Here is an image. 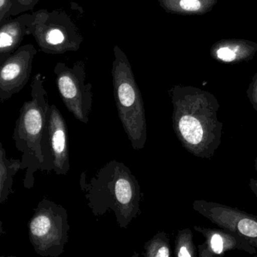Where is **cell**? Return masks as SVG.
<instances>
[{"label": "cell", "instance_id": "cell-8", "mask_svg": "<svg viewBox=\"0 0 257 257\" xmlns=\"http://www.w3.org/2000/svg\"><path fill=\"white\" fill-rule=\"evenodd\" d=\"M192 207L219 228L232 231L257 248L256 216L235 207L205 200H196Z\"/></svg>", "mask_w": 257, "mask_h": 257}, {"label": "cell", "instance_id": "cell-1", "mask_svg": "<svg viewBox=\"0 0 257 257\" xmlns=\"http://www.w3.org/2000/svg\"><path fill=\"white\" fill-rule=\"evenodd\" d=\"M79 186L88 201V206L96 216L112 211L121 228H127L141 213L143 194L139 182L128 167L122 162L112 160L87 180L82 173Z\"/></svg>", "mask_w": 257, "mask_h": 257}, {"label": "cell", "instance_id": "cell-21", "mask_svg": "<svg viewBox=\"0 0 257 257\" xmlns=\"http://www.w3.org/2000/svg\"><path fill=\"white\" fill-rule=\"evenodd\" d=\"M255 169L257 172V157L255 158Z\"/></svg>", "mask_w": 257, "mask_h": 257}, {"label": "cell", "instance_id": "cell-3", "mask_svg": "<svg viewBox=\"0 0 257 257\" xmlns=\"http://www.w3.org/2000/svg\"><path fill=\"white\" fill-rule=\"evenodd\" d=\"M51 105L44 87V76H34L31 82V99L25 102L16 121L13 138L16 149L22 153V170L26 169L24 186L32 189L34 174L43 171V142L47 128Z\"/></svg>", "mask_w": 257, "mask_h": 257}, {"label": "cell", "instance_id": "cell-2", "mask_svg": "<svg viewBox=\"0 0 257 257\" xmlns=\"http://www.w3.org/2000/svg\"><path fill=\"white\" fill-rule=\"evenodd\" d=\"M172 125L183 148L192 156L210 159L222 142L219 104L203 96L173 95Z\"/></svg>", "mask_w": 257, "mask_h": 257}, {"label": "cell", "instance_id": "cell-9", "mask_svg": "<svg viewBox=\"0 0 257 257\" xmlns=\"http://www.w3.org/2000/svg\"><path fill=\"white\" fill-rule=\"evenodd\" d=\"M43 153V171H53L58 175H67L70 170L68 129L62 114L55 104L51 105Z\"/></svg>", "mask_w": 257, "mask_h": 257}, {"label": "cell", "instance_id": "cell-14", "mask_svg": "<svg viewBox=\"0 0 257 257\" xmlns=\"http://www.w3.org/2000/svg\"><path fill=\"white\" fill-rule=\"evenodd\" d=\"M144 255L147 257H170L171 245L168 234L163 231L155 234L151 240L144 245Z\"/></svg>", "mask_w": 257, "mask_h": 257}, {"label": "cell", "instance_id": "cell-7", "mask_svg": "<svg viewBox=\"0 0 257 257\" xmlns=\"http://www.w3.org/2000/svg\"><path fill=\"white\" fill-rule=\"evenodd\" d=\"M60 96L69 112L83 124H88L92 108V85L86 83L85 65L77 61L70 67L59 62L54 70Z\"/></svg>", "mask_w": 257, "mask_h": 257}, {"label": "cell", "instance_id": "cell-18", "mask_svg": "<svg viewBox=\"0 0 257 257\" xmlns=\"http://www.w3.org/2000/svg\"><path fill=\"white\" fill-rule=\"evenodd\" d=\"M180 7L186 11L195 12L201 8V3L198 0H180Z\"/></svg>", "mask_w": 257, "mask_h": 257}, {"label": "cell", "instance_id": "cell-5", "mask_svg": "<svg viewBox=\"0 0 257 257\" xmlns=\"http://www.w3.org/2000/svg\"><path fill=\"white\" fill-rule=\"evenodd\" d=\"M69 230L67 210L46 198L39 202L28 222L30 240L43 257H59L64 252Z\"/></svg>", "mask_w": 257, "mask_h": 257}, {"label": "cell", "instance_id": "cell-13", "mask_svg": "<svg viewBox=\"0 0 257 257\" xmlns=\"http://www.w3.org/2000/svg\"><path fill=\"white\" fill-rule=\"evenodd\" d=\"M22 170V160L8 159L7 151L0 144V202L4 204L13 193L15 175Z\"/></svg>", "mask_w": 257, "mask_h": 257}, {"label": "cell", "instance_id": "cell-15", "mask_svg": "<svg viewBox=\"0 0 257 257\" xmlns=\"http://www.w3.org/2000/svg\"><path fill=\"white\" fill-rule=\"evenodd\" d=\"M193 243V234L190 228L180 230L175 240V255L177 257H195L198 255Z\"/></svg>", "mask_w": 257, "mask_h": 257}, {"label": "cell", "instance_id": "cell-17", "mask_svg": "<svg viewBox=\"0 0 257 257\" xmlns=\"http://www.w3.org/2000/svg\"><path fill=\"white\" fill-rule=\"evenodd\" d=\"M13 6V0H0V25L9 19Z\"/></svg>", "mask_w": 257, "mask_h": 257}, {"label": "cell", "instance_id": "cell-12", "mask_svg": "<svg viewBox=\"0 0 257 257\" xmlns=\"http://www.w3.org/2000/svg\"><path fill=\"white\" fill-rule=\"evenodd\" d=\"M31 21L32 13H24L0 25V64L20 47L24 39L28 36Z\"/></svg>", "mask_w": 257, "mask_h": 257}, {"label": "cell", "instance_id": "cell-16", "mask_svg": "<svg viewBox=\"0 0 257 257\" xmlns=\"http://www.w3.org/2000/svg\"><path fill=\"white\" fill-rule=\"evenodd\" d=\"M40 0H13V6L9 14V19L12 16L27 13L35 8Z\"/></svg>", "mask_w": 257, "mask_h": 257}, {"label": "cell", "instance_id": "cell-4", "mask_svg": "<svg viewBox=\"0 0 257 257\" xmlns=\"http://www.w3.org/2000/svg\"><path fill=\"white\" fill-rule=\"evenodd\" d=\"M113 53L112 84L118 117L134 150H141L147 139L145 107L141 90L126 54L118 46L114 47Z\"/></svg>", "mask_w": 257, "mask_h": 257}, {"label": "cell", "instance_id": "cell-11", "mask_svg": "<svg viewBox=\"0 0 257 257\" xmlns=\"http://www.w3.org/2000/svg\"><path fill=\"white\" fill-rule=\"evenodd\" d=\"M195 231L201 233L205 241L198 246V256L212 257L222 255L228 251L239 250L249 254L256 253L255 248L249 242L225 228H207L194 226Z\"/></svg>", "mask_w": 257, "mask_h": 257}, {"label": "cell", "instance_id": "cell-10", "mask_svg": "<svg viewBox=\"0 0 257 257\" xmlns=\"http://www.w3.org/2000/svg\"><path fill=\"white\" fill-rule=\"evenodd\" d=\"M37 49L33 45L20 46L1 64L0 101H7L20 92L29 82Z\"/></svg>", "mask_w": 257, "mask_h": 257}, {"label": "cell", "instance_id": "cell-19", "mask_svg": "<svg viewBox=\"0 0 257 257\" xmlns=\"http://www.w3.org/2000/svg\"><path fill=\"white\" fill-rule=\"evenodd\" d=\"M217 56L219 59L226 62L234 61L235 59V53L228 48H222L217 51Z\"/></svg>", "mask_w": 257, "mask_h": 257}, {"label": "cell", "instance_id": "cell-6", "mask_svg": "<svg viewBox=\"0 0 257 257\" xmlns=\"http://www.w3.org/2000/svg\"><path fill=\"white\" fill-rule=\"evenodd\" d=\"M37 42L42 52L62 55L80 49L83 37L66 12L40 10L32 13L28 36Z\"/></svg>", "mask_w": 257, "mask_h": 257}, {"label": "cell", "instance_id": "cell-20", "mask_svg": "<svg viewBox=\"0 0 257 257\" xmlns=\"http://www.w3.org/2000/svg\"><path fill=\"white\" fill-rule=\"evenodd\" d=\"M249 186L252 192H253L255 196V199L257 201V180L255 179H250L249 183Z\"/></svg>", "mask_w": 257, "mask_h": 257}]
</instances>
